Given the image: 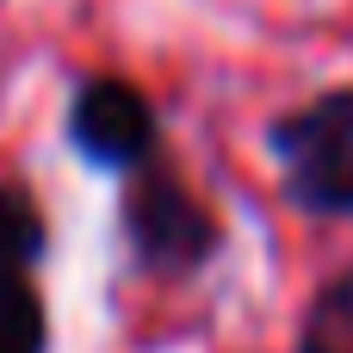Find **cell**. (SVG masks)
I'll return each mask as SVG.
<instances>
[{
	"instance_id": "4",
	"label": "cell",
	"mask_w": 353,
	"mask_h": 353,
	"mask_svg": "<svg viewBox=\"0 0 353 353\" xmlns=\"http://www.w3.org/2000/svg\"><path fill=\"white\" fill-rule=\"evenodd\" d=\"M68 143L99 174H124L161 149V124L143 87H130L124 74H87L68 99Z\"/></svg>"
},
{
	"instance_id": "1",
	"label": "cell",
	"mask_w": 353,
	"mask_h": 353,
	"mask_svg": "<svg viewBox=\"0 0 353 353\" xmlns=\"http://www.w3.org/2000/svg\"><path fill=\"white\" fill-rule=\"evenodd\" d=\"M118 180H124L118 217H124L130 261L143 273H155V279H192L217 254V242H223L217 217L192 199V186L174 174V161L161 149L143 155L137 168H124Z\"/></svg>"
},
{
	"instance_id": "5",
	"label": "cell",
	"mask_w": 353,
	"mask_h": 353,
	"mask_svg": "<svg viewBox=\"0 0 353 353\" xmlns=\"http://www.w3.org/2000/svg\"><path fill=\"white\" fill-rule=\"evenodd\" d=\"M292 353H353V267L335 273V279L310 298Z\"/></svg>"
},
{
	"instance_id": "3",
	"label": "cell",
	"mask_w": 353,
	"mask_h": 353,
	"mask_svg": "<svg viewBox=\"0 0 353 353\" xmlns=\"http://www.w3.org/2000/svg\"><path fill=\"white\" fill-rule=\"evenodd\" d=\"M50 248L31 186H0V353H50V316L37 298V261Z\"/></svg>"
},
{
	"instance_id": "2",
	"label": "cell",
	"mask_w": 353,
	"mask_h": 353,
	"mask_svg": "<svg viewBox=\"0 0 353 353\" xmlns=\"http://www.w3.org/2000/svg\"><path fill=\"white\" fill-rule=\"evenodd\" d=\"M279 186L304 217H353V87H329L267 124Z\"/></svg>"
}]
</instances>
